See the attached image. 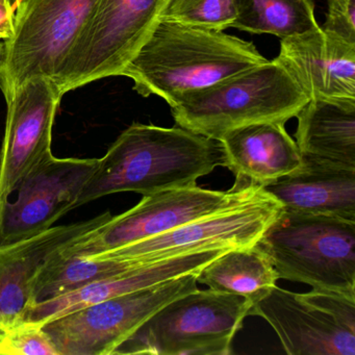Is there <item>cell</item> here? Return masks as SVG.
<instances>
[{"mask_svg":"<svg viewBox=\"0 0 355 355\" xmlns=\"http://www.w3.org/2000/svg\"><path fill=\"white\" fill-rule=\"evenodd\" d=\"M225 167L221 143L186 128L134 123L107 149L83 187L76 209L121 192L153 194L197 186Z\"/></svg>","mask_w":355,"mask_h":355,"instance_id":"cell-1","label":"cell"},{"mask_svg":"<svg viewBox=\"0 0 355 355\" xmlns=\"http://www.w3.org/2000/svg\"><path fill=\"white\" fill-rule=\"evenodd\" d=\"M267 61L252 43L221 31L159 20L120 76L130 78L141 96L170 105Z\"/></svg>","mask_w":355,"mask_h":355,"instance_id":"cell-2","label":"cell"},{"mask_svg":"<svg viewBox=\"0 0 355 355\" xmlns=\"http://www.w3.org/2000/svg\"><path fill=\"white\" fill-rule=\"evenodd\" d=\"M309 98L277 59L180 95L170 103L176 125L219 141L261 122L286 124Z\"/></svg>","mask_w":355,"mask_h":355,"instance_id":"cell-3","label":"cell"},{"mask_svg":"<svg viewBox=\"0 0 355 355\" xmlns=\"http://www.w3.org/2000/svg\"><path fill=\"white\" fill-rule=\"evenodd\" d=\"M279 279L355 298V221L280 211L257 242Z\"/></svg>","mask_w":355,"mask_h":355,"instance_id":"cell-4","label":"cell"},{"mask_svg":"<svg viewBox=\"0 0 355 355\" xmlns=\"http://www.w3.org/2000/svg\"><path fill=\"white\" fill-rule=\"evenodd\" d=\"M251 305L239 295L197 288L164 305L114 354H232Z\"/></svg>","mask_w":355,"mask_h":355,"instance_id":"cell-5","label":"cell"},{"mask_svg":"<svg viewBox=\"0 0 355 355\" xmlns=\"http://www.w3.org/2000/svg\"><path fill=\"white\" fill-rule=\"evenodd\" d=\"M101 0H17L13 34L3 41L0 89L6 101L36 78L55 80Z\"/></svg>","mask_w":355,"mask_h":355,"instance_id":"cell-6","label":"cell"},{"mask_svg":"<svg viewBox=\"0 0 355 355\" xmlns=\"http://www.w3.org/2000/svg\"><path fill=\"white\" fill-rule=\"evenodd\" d=\"M169 0H101L53 82L62 94L120 76Z\"/></svg>","mask_w":355,"mask_h":355,"instance_id":"cell-7","label":"cell"},{"mask_svg":"<svg viewBox=\"0 0 355 355\" xmlns=\"http://www.w3.org/2000/svg\"><path fill=\"white\" fill-rule=\"evenodd\" d=\"M282 211V205L259 188L239 202L169 232L86 257L136 268L205 249L254 246Z\"/></svg>","mask_w":355,"mask_h":355,"instance_id":"cell-8","label":"cell"},{"mask_svg":"<svg viewBox=\"0 0 355 355\" xmlns=\"http://www.w3.org/2000/svg\"><path fill=\"white\" fill-rule=\"evenodd\" d=\"M198 273L120 295L44 324L60 355H113L153 313L173 299L196 291Z\"/></svg>","mask_w":355,"mask_h":355,"instance_id":"cell-9","label":"cell"},{"mask_svg":"<svg viewBox=\"0 0 355 355\" xmlns=\"http://www.w3.org/2000/svg\"><path fill=\"white\" fill-rule=\"evenodd\" d=\"M261 187L236 180L228 191L198 186L143 195L140 202L64 247L68 254L92 255L164 234L178 226L230 207Z\"/></svg>","mask_w":355,"mask_h":355,"instance_id":"cell-10","label":"cell"},{"mask_svg":"<svg viewBox=\"0 0 355 355\" xmlns=\"http://www.w3.org/2000/svg\"><path fill=\"white\" fill-rule=\"evenodd\" d=\"M63 97L51 78H36L8 99L5 137L0 149V220L19 182L53 157V128Z\"/></svg>","mask_w":355,"mask_h":355,"instance_id":"cell-11","label":"cell"},{"mask_svg":"<svg viewBox=\"0 0 355 355\" xmlns=\"http://www.w3.org/2000/svg\"><path fill=\"white\" fill-rule=\"evenodd\" d=\"M98 159L49 157L32 170L16 188L14 201L0 220V244L36 236L76 209L83 187Z\"/></svg>","mask_w":355,"mask_h":355,"instance_id":"cell-12","label":"cell"},{"mask_svg":"<svg viewBox=\"0 0 355 355\" xmlns=\"http://www.w3.org/2000/svg\"><path fill=\"white\" fill-rule=\"evenodd\" d=\"M111 218V213L105 211L86 221L55 225L31 238L0 244V340L26 320L33 305V278L43 263L55 251Z\"/></svg>","mask_w":355,"mask_h":355,"instance_id":"cell-13","label":"cell"},{"mask_svg":"<svg viewBox=\"0 0 355 355\" xmlns=\"http://www.w3.org/2000/svg\"><path fill=\"white\" fill-rule=\"evenodd\" d=\"M276 59L309 99L355 101V43L319 26L280 39Z\"/></svg>","mask_w":355,"mask_h":355,"instance_id":"cell-14","label":"cell"},{"mask_svg":"<svg viewBox=\"0 0 355 355\" xmlns=\"http://www.w3.org/2000/svg\"><path fill=\"white\" fill-rule=\"evenodd\" d=\"M273 328L290 355H354L355 332L299 298L298 293L274 286L251 305Z\"/></svg>","mask_w":355,"mask_h":355,"instance_id":"cell-15","label":"cell"},{"mask_svg":"<svg viewBox=\"0 0 355 355\" xmlns=\"http://www.w3.org/2000/svg\"><path fill=\"white\" fill-rule=\"evenodd\" d=\"M228 250L230 249L211 248L184 253L89 282L65 294L35 303L28 309L26 319L45 324L66 313L120 295L150 288L188 274L199 273L205 266Z\"/></svg>","mask_w":355,"mask_h":355,"instance_id":"cell-16","label":"cell"},{"mask_svg":"<svg viewBox=\"0 0 355 355\" xmlns=\"http://www.w3.org/2000/svg\"><path fill=\"white\" fill-rule=\"evenodd\" d=\"M219 142L236 180L263 188L302 168L303 159L284 123L261 122L230 130Z\"/></svg>","mask_w":355,"mask_h":355,"instance_id":"cell-17","label":"cell"},{"mask_svg":"<svg viewBox=\"0 0 355 355\" xmlns=\"http://www.w3.org/2000/svg\"><path fill=\"white\" fill-rule=\"evenodd\" d=\"M263 190L284 211L355 221V170L303 162L302 168Z\"/></svg>","mask_w":355,"mask_h":355,"instance_id":"cell-18","label":"cell"},{"mask_svg":"<svg viewBox=\"0 0 355 355\" xmlns=\"http://www.w3.org/2000/svg\"><path fill=\"white\" fill-rule=\"evenodd\" d=\"M296 118L303 162L355 170V101L309 99Z\"/></svg>","mask_w":355,"mask_h":355,"instance_id":"cell-19","label":"cell"},{"mask_svg":"<svg viewBox=\"0 0 355 355\" xmlns=\"http://www.w3.org/2000/svg\"><path fill=\"white\" fill-rule=\"evenodd\" d=\"M278 279L275 268L257 245L230 249L197 275L198 284L218 292L245 297L251 304L269 293Z\"/></svg>","mask_w":355,"mask_h":355,"instance_id":"cell-20","label":"cell"},{"mask_svg":"<svg viewBox=\"0 0 355 355\" xmlns=\"http://www.w3.org/2000/svg\"><path fill=\"white\" fill-rule=\"evenodd\" d=\"M232 28L279 39L318 28L313 0H236Z\"/></svg>","mask_w":355,"mask_h":355,"instance_id":"cell-21","label":"cell"},{"mask_svg":"<svg viewBox=\"0 0 355 355\" xmlns=\"http://www.w3.org/2000/svg\"><path fill=\"white\" fill-rule=\"evenodd\" d=\"M236 17V0H169L161 20L223 32Z\"/></svg>","mask_w":355,"mask_h":355,"instance_id":"cell-22","label":"cell"},{"mask_svg":"<svg viewBox=\"0 0 355 355\" xmlns=\"http://www.w3.org/2000/svg\"><path fill=\"white\" fill-rule=\"evenodd\" d=\"M44 324L24 320L0 340V355H60Z\"/></svg>","mask_w":355,"mask_h":355,"instance_id":"cell-23","label":"cell"},{"mask_svg":"<svg viewBox=\"0 0 355 355\" xmlns=\"http://www.w3.org/2000/svg\"><path fill=\"white\" fill-rule=\"evenodd\" d=\"M299 298L336 320L340 326L355 332V298L330 291L311 290Z\"/></svg>","mask_w":355,"mask_h":355,"instance_id":"cell-24","label":"cell"},{"mask_svg":"<svg viewBox=\"0 0 355 355\" xmlns=\"http://www.w3.org/2000/svg\"><path fill=\"white\" fill-rule=\"evenodd\" d=\"M325 32L355 43V0H327Z\"/></svg>","mask_w":355,"mask_h":355,"instance_id":"cell-25","label":"cell"},{"mask_svg":"<svg viewBox=\"0 0 355 355\" xmlns=\"http://www.w3.org/2000/svg\"><path fill=\"white\" fill-rule=\"evenodd\" d=\"M14 6L11 0H0V41H6L13 34Z\"/></svg>","mask_w":355,"mask_h":355,"instance_id":"cell-26","label":"cell"},{"mask_svg":"<svg viewBox=\"0 0 355 355\" xmlns=\"http://www.w3.org/2000/svg\"><path fill=\"white\" fill-rule=\"evenodd\" d=\"M3 41H0V57H1V53H3Z\"/></svg>","mask_w":355,"mask_h":355,"instance_id":"cell-27","label":"cell"},{"mask_svg":"<svg viewBox=\"0 0 355 355\" xmlns=\"http://www.w3.org/2000/svg\"><path fill=\"white\" fill-rule=\"evenodd\" d=\"M16 1H17V0H15V3H16Z\"/></svg>","mask_w":355,"mask_h":355,"instance_id":"cell-28","label":"cell"}]
</instances>
